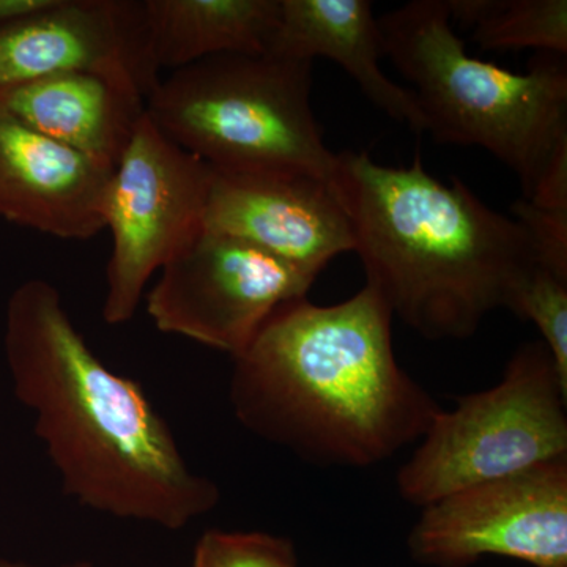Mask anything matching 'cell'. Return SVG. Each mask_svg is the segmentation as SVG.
I'll list each match as a JSON object with an SVG mask.
<instances>
[{
    "mask_svg": "<svg viewBox=\"0 0 567 567\" xmlns=\"http://www.w3.org/2000/svg\"><path fill=\"white\" fill-rule=\"evenodd\" d=\"M3 352L14 395L35 416V434L70 498L166 529L218 506V486L189 468L140 383L92 352L58 287L29 279L13 290Z\"/></svg>",
    "mask_w": 567,
    "mask_h": 567,
    "instance_id": "1",
    "label": "cell"
},
{
    "mask_svg": "<svg viewBox=\"0 0 567 567\" xmlns=\"http://www.w3.org/2000/svg\"><path fill=\"white\" fill-rule=\"evenodd\" d=\"M374 287L279 306L233 358L230 404L254 435L308 464L365 468L421 440L442 406L395 360Z\"/></svg>",
    "mask_w": 567,
    "mask_h": 567,
    "instance_id": "2",
    "label": "cell"
},
{
    "mask_svg": "<svg viewBox=\"0 0 567 567\" xmlns=\"http://www.w3.org/2000/svg\"><path fill=\"white\" fill-rule=\"evenodd\" d=\"M333 186L352 224L368 286L425 339H468L537 265L527 227L492 210L464 182L436 181L415 156L383 166L336 153Z\"/></svg>",
    "mask_w": 567,
    "mask_h": 567,
    "instance_id": "3",
    "label": "cell"
},
{
    "mask_svg": "<svg viewBox=\"0 0 567 567\" xmlns=\"http://www.w3.org/2000/svg\"><path fill=\"white\" fill-rule=\"evenodd\" d=\"M379 20L383 55L405 78L427 132L506 164L529 199L567 159V66L548 54L513 73L466 54L446 0H412Z\"/></svg>",
    "mask_w": 567,
    "mask_h": 567,
    "instance_id": "4",
    "label": "cell"
},
{
    "mask_svg": "<svg viewBox=\"0 0 567 567\" xmlns=\"http://www.w3.org/2000/svg\"><path fill=\"white\" fill-rule=\"evenodd\" d=\"M312 62L221 54L159 81L145 111L164 136L213 169L306 173L333 182L311 106Z\"/></svg>",
    "mask_w": 567,
    "mask_h": 567,
    "instance_id": "5",
    "label": "cell"
},
{
    "mask_svg": "<svg viewBox=\"0 0 567 567\" xmlns=\"http://www.w3.org/2000/svg\"><path fill=\"white\" fill-rule=\"evenodd\" d=\"M559 458H567V386L544 342H528L495 386L436 413L395 486L406 503L424 507Z\"/></svg>",
    "mask_w": 567,
    "mask_h": 567,
    "instance_id": "6",
    "label": "cell"
},
{
    "mask_svg": "<svg viewBox=\"0 0 567 567\" xmlns=\"http://www.w3.org/2000/svg\"><path fill=\"white\" fill-rule=\"evenodd\" d=\"M210 183L212 167L164 136L145 111L104 204L112 237L104 322H130L155 271L203 233Z\"/></svg>",
    "mask_w": 567,
    "mask_h": 567,
    "instance_id": "7",
    "label": "cell"
},
{
    "mask_svg": "<svg viewBox=\"0 0 567 567\" xmlns=\"http://www.w3.org/2000/svg\"><path fill=\"white\" fill-rule=\"evenodd\" d=\"M319 275L229 235L204 229L164 265L147 295L159 331L238 357L279 306Z\"/></svg>",
    "mask_w": 567,
    "mask_h": 567,
    "instance_id": "8",
    "label": "cell"
},
{
    "mask_svg": "<svg viewBox=\"0 0 567 567\" xmlns=\"http://www.w3.org/2000/svg\"><path fill=\"white\" fill-rule=\"evenodd\" d=\"M421 509L406 539L420 565L468 567L505 557L567 567V458L462 488Z\"/></svg>",
    "mask_w": 567,
    "mask_h": 567,
    "instance_id": "9",
    "label": "cell"
},
{
    "mask_svg": "<svg viewBox=\"0 0 567 567\" xmlns=\"http://www.w3.org/2000/svg\"><path fill=\"white\" fill-rule=\"evenodd\" d=\"M121 74L145 100L159 84L144 0H54L0 29V95L58 74Z\"/></svg>",
    "mask_w": 567,
    "mask_h": 567,
    "instance_id": "10",
    "label": "cell"
},
{
    "mask_svg": "<svg viewBox=\"0 0 567 567\" xmlns=\"http://www.w3.org/2000/svg\"><path fill=\"white\" fill-rule=\"evenodd\" d=\"M204 229L316 275L354 248L352 224L333 183L289 171L227 173L212 167Z\"/></svg>",
    "mask_w": 567,
    "mask_h": 567,
    "instance_id": "11",
    "label": "cell"
},
{
    "mask_svg": "<svg viewBox=\"0 0 567 567\" xmlns=\"http://www.w3.org/2000/svg\"><path fill=\"white\" fill-rule=\"evenodd\" d=\"M112 174L0 106V218L62 240H87L106 229Z\"/></svg>",
    "mask_w": 567,
    "mask_h": 567,
    "instance_id": "12",
    "label": "cell"
},
{
    "mask_svg": "<svg viewBox=\"0 0 567 567\" xmlns=\"http://www.w3.org/2000/svg\"><path fill=\"white\" fill-rule=\"evenodd\" d=\"M140 85L121 74H58L0 95V106L37 133L115 169L145 115Z\"/></svg>",
    "mask_w": 567,
    "mask_h": 567,
    "instance_id": "13",
    "label": "cell"
},
{
    "mask_svg": "<svg viewBox=\"0 0 567 567\" xmlns=\"http://www.w3.org/2000/svg\"><path fill=\"white\" fill-rule=\"evenodd\" d=\"M267 54L308 62L330 59L393 121L415 133L427 132L415 93L390 80L380 66L379 20L368 0H281Z\"/></svg>",
    "mask_w": 567,
    "mask_h": 567,
    "instance_id": "14",
    "label": "cell"
},
{
    "mask_svg": "<svg viewBox=\"0 0 567 567\" xmlns=\"http://www.w3.org/2000/svg\"><path fill=\"white\" fill-rule=\"evenodd\" d=\"M153 62L175 71L221 54H267L281 0H144Z\"/></svg>",
    "mask_w": 567,
    "mask_h": 567,
    "instance_id": "15",
    "label": "cell"
},
{
    "mask_svg": "<svg viewBox=\"0 0 567 567\" xmlns=\"http://www.w3.org/2000/svg\"><path fill=\"white\" fill-rule=\"evenodd\" d=\"M446 7L481 50L567 54L566 0H446Z\"/></svg>",
    "mask_w": 567,
    "mask_h": 567,
    "instance_id": "16",
    "label": "cell"
},
{
    "mask_svg": "<svg viewBox=\"0 0 567 567\" xmlns=\"http://www.w3.org/2000/svg\"><path fill=\"white\" fill-rule=\"evenodd\" d=\"M507 309L536 324L567 386V275L537 264L517 287Z\"/></svg>",
    "mask_w": 567,
    "mask_h": 567,
    "instance_id": "17",
    "label": "cell"
},
{
    "mask_svg": "<svg viewBox=\"0 0 567 567\" xmlns=\"http://www.w3.org/2000/svg\"><path fill=\"white\" fill-rule=\"evenodd\" d=\"M193 567H298V558L286 537L210 529L197 543Z\"/></svg>",
    "mask_w": 567,
    "mask_h": 567,
    "instance_id": "18",
    "label": "cell"
},
{
    "mask_svg": "<svg viewBox=\"0 0 567 567\" xmlns=\"http://www.w3.org/2000/svg\"><path fill=\"white\" fill-rule=\"evenodd\" d=\"M511 212L532 235L537 264L567 275V208H540L518 199Z\"/></svg>",
    "mask_w": 567,
    "mask_h": 567,
    "instance_id": "19",
    "label": "cell"
},
{
    "mask_svg": "<svg viewBox=\"0 0 567 567\" xmlns=\"http://www.w3.org/2000/svg\"><path fill=\"white\" fill-rule=\"evenodd\" d=\"M54 0H0V29L48 9Z\"/></svg>",
    "mask_w": 567,
    "mask_h": 567,
    "instance_id": "20",
    "label": "cell"
},
{
    "mask_svg": "<svg viewBox=\"0 0 567 567\" xmlns=\"http://www.w3.org/2000/svg\"><path fill=\"white\" fill-rule=\"evenodd\" d=\"M0 567H39L32 565H25V563L20 561H9V559H0ZM61 567H93L91 563L78 561L71 563V565H65Z\"/></svg>",
    "mask_w": 567,
    "mask_h": 567,
    "instance_id": "21",
    "label": "cell"
}]
</instances>
